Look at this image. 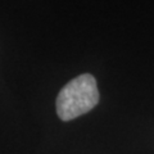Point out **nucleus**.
Returning a JSON list of instances; mask_svg holds the SVG:
<instances>
[{"label":"nucleus","instance_id":"nucleus-1","mask_svg":"<svg viewBox=\"0 0 154 154\" xmlns=\"http://www.w3.org/2000/svg\"><path fill=\"white\" fill-rule=\"evenodd\" d=\"M99 90L93 75L84 73L71 80L57 96V114L71 121L90 112L99 103Z\"/></svg>","mask_w":154,"mask_h":154}]
</instances>
